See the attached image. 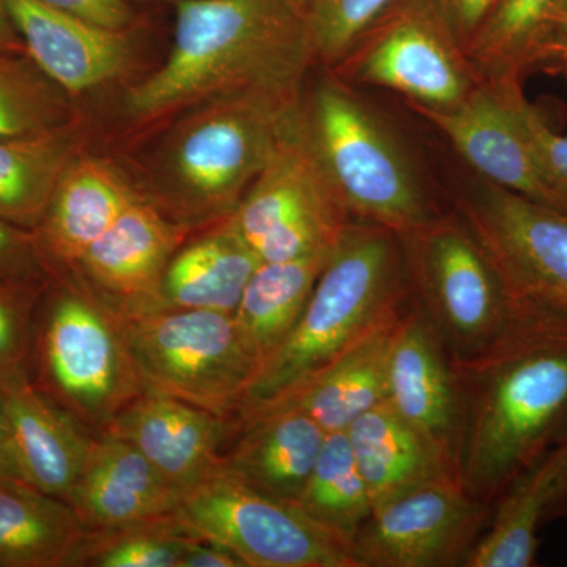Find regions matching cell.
<instances>
[{
	"instance_id": "cell-11",
	"label": "cell",
	"mask_w": 567,
	"mask_h": 567,
	"mask_svg": "<svg viewBox=\"0 0 567 567\" xmlns=\"http://www.w3.org/2000/svg\"><path fill=\"white\" fill-rule=\"evenodd\" d=\"M450 169L443 196L486 249L518 303L567 316V215L477 177Z\"/></svg>"
},
{
	"instance_id": "cell-32",
	"label": "cell",
	"mask_w": 567,
	"mask_h": 567,
	"mask_svg": "<svg viewBox=\"0 0 567 567\" xmlns=\"http://www.w3.org/2000/svg\"><path fill=\"white\" fill-rule=\"evenodd\" d=\"M194 537L173 514L87 532L73 567H181Z\"/></svg>"
},
{
	"instance_id": "cell-36",
	"label": "cell",
	"mask_w": 567,
	"mask_h": 567,
	"mask_svg": "<svg viewBox=\"0 0 567 567\" xmlns=\"http://www.w3.org/2000/svg\"><path fill=\"white\" fill-rule=\"evenodd\" d=\"M518 115L537 169L558 210L567 215V136L555 132L524 95L518 100Z\"/></svg>"
},
{
	"instance_id": "cell-22",
	"label": "cell",
	"mask_w": 567,
	"mask_h": 567,
	"mask_svg": "<svg viewBox=\"0 0 567 567\" xmlns=\"http://www.w3.org/2000/svg\"><path fill=\"white\" fill-rule=\"evenodd\" d=\"M327 435L297 410H246L237 415L235 442L224 462L256 491L297 505Z\"/></svg>"
},
{
	"instance_id": "cell-13",
	"label": "cell",
	"mask_w": 567,
	"mask_h": 567,
	"mask_svg": "<svg viewBox=\"0 0 567 567\" xmlns=\"http://www.w3.org/2000/svg\"><path fill=\"white\" fill-rule=\"evenodd\" d=\"M492 507L456 480L425 484L374 506L350 543V557L354 567L464 566Z\"/></svg>"
},
{
	"instance_id": "cell-24",
	"label": "cell",
	"mask_w": 567,
	"mask_h": 567,
	"mask_svg": "<svg viewBox=\"0 0 567 567\" xmlns=\"http://www.w3.org/2000/svg\"><path fill=\"white\" fill-rule=\"evenodd\" d=\"M260 264L233 216H226L210 233L178 248L147 312L188 309L234 316Z\"/></svg>"
},
{
	"instance_id": "cell-7",
	"label": "cell",
	"mask_w": 567,
	"mask_h": 567,
	"mask_svg": "<svg viewBox=\"0 0 567 567\" xmlns=\"http://www.w3.org/2000/svg\"><path fill=\"white\" fill-rule=\"evenodd\" d=\"M410 289L453 360L486 350L516 315L518 301L456 212L398 235Z\"/></svg>"
},
{
	"instance_id": "cell-37",
	"label": "cell",
	"mask_w": 567,
	"mask_h": 567,
	"mask_svg": "<svg viewBox=\"0 0 567 567\" xmlns=\"http://www.w3.org/2000/svg\"><path fill=\"white\" fill-rule=\"evenodd\" d=\"M465 52L496 0H424Z\"/></svg>"
},
{
	"instance_id": "cell-9",
	"label": "cell",
	"mask_w": 567,
	"mask_h": 567,
	"mask_svg": "<svg viewBox=\"0 0 567 567\" xmlns=\"http://www.w3.org/2000/svg\"><path fill=\"white\" fill-rule=\"evenodd\" d=\"M173 516L245 567H354L349 547L292 503L256 491L223 462L181 488Z\"/></svg>"
},
{
	"instance_id": "cell-21",
	"label": "cell",
	"mask_w": 567,
	"mask_h": 567,
	"mask_svg": "<svg viewBox=\"0 0 567 567\" xmlns=\"http://www.w3.org/2000/svg\"><path fill=\"white\" fill-rule=\"evenodd\" d=\"M177 494L132 443L99 434L66 503L87 532H100L169 516Z\"/></svg>"
},
{
	"instance_id": "cell-45",
	"label": "cell",
	"mask_w": 567,
	"mask_h": 567,
	"mask_svg": "<svg viewBox=\"0 0 567 567\" xmlns=\"http://www.w3.org/2000/svg\"><path fill=\"white\" fill-rule=\"evenodd\" d=\"M0 445L10 453L9 425H7L6 413H3L2 398H0Z\"/></svg>"
},
{
	"instance_id": "cell-35",
	"label": "cell",
	"mask_w": 567,
	"mask_h": 567,
	"mask_svg": "<svg viewBox=\"0 0 567 567\" xmlns=\"http://www.w3.org/2000/svg\"><path fill=\"white\" fill-rule=\"evenodd\" d=\"M39 281H0V385L32 379Z\"/></svg>"
},
{
	"instance_id": "cell-27",
	"label": "cell",
	"mask_w": 567,
	"mask_h": 567,
	"mask_svg": "<svg viewBox=\"0 0 567 567\" xmlns=\"http://www.w3.org/2000/svg\"><path fill=\"white\" fill-rule=\"evenodd\" d=\"M333 249L284 262H262L254 271L234 322L257 369L300 319Z\"/></svg>"
},
{
	"instance_id": "cell-29",
	"label": "cell",
	"mask_w": 567,
	"mask_h": 567,
	"mask_svg": "<svg viewBox=\"0 0 567 567\" xmlns=\"http://www.w3.org/2000/svg\"><path fill=\"white\" fill-rule=\"evenodd\" d=\"M558 0H496L465 55L477 81L495 87H522L535 66L544 65V33Z\"/></svg>"
},
{
	"instance_id": "cell-23",
	"label": "cell",
	"mask_w": 567,
	"mask_h": 567,
	"mask_svg": "<svg viewBox=\"0 0 567 567\" xmlns=\"http://www.w3.org/2000/svg\"><path fill=\"white\" fill-rule=\"evenodd\" d=\"M401 316L375 328L289 390L240 412L264 406L297 410L322 425L327 434L347 431L354 420L386 401L388 353Z\"/></svg>"
},
{
	"instance_id": "cell-17",
	"label": "cell",
	"mask_w": 567,
	"mask_h": 567,
	"mask_svg": "<svg viewBox=\"0 0 567 567\" xmlns=\"http://www.w3.org/2000/svg\"><path fill=\"white\" fill-rule=\"evenodd\" d=\"M0 2L29 58L69 96L111 84L132 63V41L125 31L104 28L40 0Z\"/></svg>"
},
{
	"instance_id": "cell-38",
	"label": "cell",
	"mask_w": 567,
	"mask_h": 567,
	"mask_svg": "<svg viewBox=\"0 0 567 567\" xmlns=\"http://www.w3.org/2000/svg\"><path fill=\"white\" fill-rule=\"evenodd\" d=\"M39 270L31 233L0 221V281H37Z\"/></svg>"
},
{
	"instance_id": "cell-14",
	"label": "cell",
	"mask_w": 567,
	"mask_h": 567,
	"mask_svg": "<svg viewBox=\"0 0 567 567\" xmlns=\"http://www.w3.org/2000/svg\"><path fill=\"white\" fill-rule=\"evenodd\" d=\"M386 402L434 447L458 480L464 436L461 388L451 354L415 298L391 339Z\"/></svg>"
},
{
	"instance_id": "cell-8",
	"label": "cell",
	"mask_w": 567,
	"mask_h": 567,
	"mask_svg": "<svg viewBox=\"0 0 567 567\" xmlns=\"http://www.w3.org/2000/svg\"><path fill=\"white\" fill-rule=\"evenodd\" d=\"M118 320L144 391L237 417L257 364L233 315L162 309Z\"/></svg>"
},
{
	"instance_id": "cell-25",
	"label": "cell",
	"mask_w": 567,
	"mask_h": 567,
	"mask_svg": "<svg viewBox=\"0 0 567 567\" xmlns=\"http://www.w3.org/2000/svg\"><path fill=\"white\" fill-rule=\"evenodd\" d=\"M346 432L372 506L436 481H458L386 401L354 420Z\"/></svg>"
},
{
	"instance_id": "cell-15",
	"label": "cell",
	"mask_w": 567,
	"mask_h": 567,
	"mask_svg": "<svg viewBox=\"0 0 567 567\" xmlns=\"http://www.w3.org/2000/svg\"><path fill=\"white\" fill-rule=\"evenodd\" d=\"M522 87L480 82L464 102L450 110L410 107L450 142L461 163L477 177L558 210L522 126Z\"/></svg>"
},
{
	"instance_id": "cell-44",
	"label": "cell",
	"mask_w": 567,
	"mask_h": 567,
	"mask_svg": "<svg viewBox=\"0 0 567 567\" xmlns=\"http://www.w3.org/2000/svg\"><path fill=\"white\" fill-rule=\"evenodd\" d=\"M3 477H21V475L9 451L0 445V480H3Z\"/></svg>"
},
{
	"instance_id": "cell-26",
	"label": "cell",
	"mask_w": 567,
	"mask_h": 567,
	"mask_svg": "<svg viewBox=\"0 0 567 567\" xmlns=\"http://www.w3.org/2000/svg\"><path fill=\"white\" fill-rule=\"evenodd\" d=\"M85 535L69 503L21 477L0 480V567H73Z\"/></svg>"
},
{
	"instance_id": "cell-1",
	"label": "cell",
	"mask_w": 567,
	"mask_h": 567,
	"mask_svg": "<svg viewBox=\"0 0 567 567\" xmlns=\"http://www.w3.org/2000/svg\"><path fill=\"white\" fill-rule=\"evenodd\" d=\"M453 365L464 409L458 483L494 506L567 439V316L520 303L486 350Z\"/></svg>"
},
{
	"instance_id": "cell-33",
	"label": "cell",
	"mask_w": 567,
	"mask_h": 567,
	"mask_svg": "<svg viewBox=\"0 0 567 567\" xmlns=\"http://www.w3.org/2000/svg\"><path fill=\"white\" fill-rule=\"evenodd\" d=\"M66 96L28 52H0V137L28 136L65 125Z\"/></svg>"
},
{
	"instance_id": "cell-5",
	"label": "cell",
	"mask_w": 567,
	"mask_h": 567,
	"mask_svg": "<svg viewBox=\"0 0 567 567\" xmlns=\"http://www.w3.org/2000/svg\"><path fill=\"white\" fill-rule=\"evenodd\" d=\"M37 316L33 385L85 429L102 434L144 388L121 320L84 286H65Z\"/></svg>"
},
{
	"instance_id": "cell-28",
	"label": "cell",
	"mask_w": 567,
	"mask_h": 567,
	"mask_svg": "<svg viewBox=\"0 0 567 567\" xmlns=\"http://www.w3.org/2000/svg\"><path fill=\"white\" fill-rule=\"evenodd\" d=\"M74 158L66 123L28 136L0 137V221L32 233Z\"/></svg>"
},
{
	"instance_id": "cell-4",
	"label": "cell",
	"mask_w": 567,
	"mask_h": 567,
	"mask_svg": "<svg viewBox=\"0 0 567 567\" xmlns=\"http://www.w3.org/2000/svg\"><path fill=\"white\" fill-rule=\"evenodd\" d=\"M301 121L336 194L353 221L401 235L445 207L413 156L357 87L330 71L301 95Z\"/></svg>"
},
{
	"instance_id": "cell-12",
	"label": "cell",
	"mask_w": 567,
	"mask_h": 567,
	"mask_svg": "<svg viewBox=\"0 0 567 567\" xmlns=\"http://www.w3.org/2000/svg\"><path fill=\"white\" fill-rule=\"evenodd\" d=\"M330 73L427 110L457 106L480 84L464 50L424 0H398Z\"/></svg>"
},
{
	"instance_id": "cell-31",
	"label": "cell",
	"mask_w": 567,
	"mask_h": 567,
	"mask_svg": "<svg viewBox=\"0 0 567 567\" xmlns=\"http://www.w3.org/2000/svg\"><path fill=\"white\" fill-rule=\"evenodd\" d=\"M297 506L347 547L371 516L374 506L346 431L324 439Z\"/></svg>"
},
{
	"instance_id": "cell-18",
	"label": "cell",
	"mask_w": 567,
	"mask_h": 567,
	"mask_svg": "<svg viewBox=\"0 0 567 567\" xmlns=\"http://www.w3.org/2000/svg\"><path fill=\"white\" fill-rule=\"evenodd\" d=\"M237 431V417H223L169 395L133 399L102 434L132 443L159 475L181 491L221 465V446Z\"/></svg>"
},
{
	"instance_id": "cell-6",
	"label": "cell",
	"mask_w": 567,
	"mask_h": 567,
	"mask_svg": "<svg viewBox=\"0 0 567 567\" xmlns=\"http://www.w3.org/2000/svg\"><path fill=\"white\" fill-rule=\"evenodd\" d=\"M300 100L237 93L193 107L166 148L182 210L193 218L233 215Z\"/></svg>"
},
{
	"instance_id": "cell-16",
	"label": "cell",
	"mask_w": 567,
	"mask_h": 567,
	"mask_svg": "<svg viewBox=\"0 0 567 567\" xmlns=\"http://www.w3.org/2000/svg\"><path fill=\"white\" fill-rule=\"evenodd\" d=\"M186 226L140 196L82 256L73 274L115 316L151 309Z\"/></svg>"
},
{
	"instance_id": "cell-30",
	"label": "cell",
	"mask_w": 567,
	"mask_h": 567,
	"mask_svg": "<svg viewBox=\"0 0 567 567\" xmlns=\"http://www.w3.org/2000/svg\"><path fill=\"white\" fill-rule=\"evenodd\" d=\"M554 480V450L529 466L496 499L483 535L465 567L536 566L537 529L546 524Z\"/></svg>"
},
{
	"instance_id": "cell-41",
	"label": "cell",
	"mask_w": 567,
	"mask_h": 567,
	"mask_svg": "<svg viewBox=\"0 0 567 567\" xmlns=\"http://www.w3.org/2000/svg\"><path fill=\"white\" fill-rule=\"evenodd\" d=\"M567 517V439L554 447V480L546 511V524Z\"/></svg>"
},
{
	"instance_id": "cell-39",
	"label": "cell",
	"mask_w": 567,
	"mask_h": 567,
	"mask_svg": "<svg viewBox=\"0 0 567 567\" xmlns=\"http://www.w3.org/2000/svg\"><path fill=\"white\" fill-rule=\"evenodd\" d=\"M55 9L69 11L104 28L125 31L133 21L132 7L126 0H40Z\"/></svg>"
},
{
	"instance_id": "cell-20",
	"label": "cell",
	"mask_w": 567,
	"mask_h": 567,
	"mask_svg": "<svg viewBox=\"0 0 567 567\" xmlns=\"http://www.w3.org/2000/svg\"><path fill=\"white\" fill-rule=\"evenodd\" d=\"M10 453L25 483L69 502L87 464L93 439L32 379L0 385Z\"/></svg>"
},
{
	"instance_id": "cell-34",
	"label": "cell",
	"mask_w": 567,
	"mask_h": 567,
	"mask_svg": "<svg viewBox=\"0 0 567 567\" xmlns=\"http://www.w3.org/2000/svg\"><path fill=\"white\" fill-rule=\"evenodd\" d=\"M316 66L331 71L398 0H290Z\"/></svg>"
},
{
	"instance_id": "cell-10",
	"label": "cell",
	"mask_w": 567,
	"mask_h": 567,
	"mask_svg": "<svg viewBox=\"0 0 567 567\" xmlns=\"http://www.w3.org/2000/svg\"><path fill=\"white\" fill-rule=\"evenodd\" d=\"M230 216L262 262L333 249L353 221L309 141L300 104Z\"/></svg>"
},
{
	"instance_id": "cell-19",
	"label": "cell",
	"mask_w": 567,
	"mask_h": 567,
	"mask_svg": "<svg viewBox=\"0 0 567 567\" xmlns=\"http://www.w3.org/2000/svg\"><path fill=\"white\" fill-rule=\"evenodd\" d=\"M140 196L111 163L76 156L31 233L40 268L73 274L87 249Z\"/></svg>"
},
{
	"instance_id": "cell-43",
	"label": "cell",
	"mask_w": 567,
	"mask_h": 567,
	"mask_svg": "<svg viewBox=\"0 0 567 567\" xmlns=\"http://www.w3.org/2000/svg\"><path fill=\"white\" fill-rule=\"evenodd\" d=\"M0 52H25L24 43L0 2Z\"/></svg>"
},
{
	"instance_id": "cell-42",
	"label": "cell",
	"mask_w": 567,
	"mask_h": 567,
	"mask_svg": "<svg viewBox=\"0 0 567 567\" xmlns=\"http://www.w3.org/2000/svg\"><path fill=\"white\" fill-rule=\"evenodd\" d=\"M565 47H567V0H558L546 21L544 63L557 61L558 52Z\"/></svg>"
},
{
	"instance_id": "cell-40",
	"label": "cell",
	"mask_w": 567,
	"mask_h": 567,
	"mask_svg": "<svg viewBox=\"0 0 567 567\" xmlns=\"http://www.w3.org/2000/svg\"><path fill=\"white\" fill-rule=\"evenodd\" d=\"M181 567H245V565L229 548L203 537H194L192 546L182 559Z\"/></svg>"
},
{
	"instance_id": "cell-46",
	"label": "cell",
	"mask_w": 567,
	"mask_h": 567,
	"mask_svg": "<svg viewBox=\"0 0 567 567\" xmlns=\"http://www.w3.org/2000/svg\"><path fill=\"white\" fill-rule=\"evenodd\" d=\"M557 61L561 62L567 69V47L563 48V50L558 52Z\"/></svg>"
},
{
	"instance_id": "cell-3",
	"label": "cell",
	"mask_w": 567,
	"mask_h": 567,
	"mask_svg": "<svg viewBox=\"0 0 567 567\" xmlns=\"http://www.w3.org/2000/svg\"><path fill=\"white\" fill-rule=\"evenodd\" d=\"M412 300L398 234L372 223H350L300 319L259 365L238 412L289 390L375 328L398 319Z\"/></svg>"
},
{
	"instance_id": "cell-2",
	"label": "cell",
	"mask_w": 567,
	"mask_h": 567,
	"mask_svg": "<svg viewBox=\"0 0 567 567\" xmlns=\"http://www.w3.org/2000/svg\"><path fill=\"white\" fill-rule=\"evenodd\" d=\"M311 69L290 0H177L169 55L132 89L126 110L155 122L237 93L298 100Z\"/></svg>"
}]
</instances>
